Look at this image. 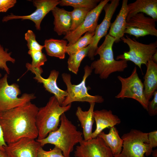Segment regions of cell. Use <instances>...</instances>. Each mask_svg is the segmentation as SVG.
<instances>
[{"instance_id": "6da1fadb", "label": "cell", "mask_w": 157, "mask_h": 157, "mask_svg": "<svg viewBox=\"0 0 157 157\" xmlns=\"http://www.w3.org/2000/svg\"><path fill=\"white\" fill-rule=\"evenodd\" d=\"M39 108L31 102L0 113V125L7 144L24 138L35 139L38 132L35 118Z\"/></svg>"}, {"instance_id": "7a4b0ae2", "label": "cell", "mask_w": 157, "mask_h": 157, "mask_svg": "<svg viewBox=\"0 0 157 157\" xmlns=\"http://www.w3.org/2000/svg\"><path fill=\"white\" fill-rule=\"evenodd\" d=\"M60 124L56 130L50 132L45 138L36 139L42 147L52 144L60 148L65 157H70L74 146L83 139L82 133L66 116L65 113L60 118Z\"/></svg>"}, {"instance_id": "3957f363", "label": "cell", "mask_w": 157, "mask_h": 157, "mask_svg": "<svg viewBox=\"0 0 157 157\" xmlns=\"http://www.w3.org/2000/svg\"><path fill=\"white\" fill-rule=\"evenodd\" d=\"M115 39L108 34L102 44L96 50L94 56L99 55V58L92 62L90 67L95 74L101 79H106L113 73L123 72L128 67L127 61L116 60L114 58L113 46Z\"/></svg>"}, {"instance_id": "277c9868", "label": "cell", "mask_w": 157, "mask_h": 157, "mask_svg": "<svg viewBox=\"0 0 157 157\" xmlns=\"http://www.w3.org/2000/svg\"><path fill=\"white\" fill-rule=\"evenodd\" d=\"M72 104L61 106L56 97H51L46 105L40 108L35 118V124L38 132V139L45 138L51 132L58 128L61 115L69 110Z\"/></svg>"}, {"instance_id": "5b68a950", "label": "cell", "mask_w": 157, "mask_h": 157, "mask_svg": "<svg viewBox=\"0 0 157 157\" xmlns=\"http://www.w3.org/2000/svg\"><path fill=\"white\" fill-rule=\"evenodd\" d=\"M92 69L90 66L86 65L84 68V73L81 81L79 84L74 85L71 82V75L63 73L62 74L63 80L67 87V95L65 97L61 106H65L75 101L87 102L102 103L104 101L102 96L99 95H92L88 92L86 86L87 78L92 73Z\"/></svg>"}, {"instance_id": "8992f818", "label": "cell", "mask_w": 157, "mask_h": 157, "mask_svg": "<svg viewBox=\"0 0 157 157\" xmlns=\"http://www.w3.org/2000/svg\"><path fill=\"white\" fill-rule=\"evenodd\" d=\"M148 133L132 129L122 137L123 140L122 151L113 157H145L152 153L148 140Z\"/></svg>"}, {"instance_id": "52a82bcc", "label": "cell", "mask_w": 157, "mask_h": 157, "mask_svg": "<svg viewBox=\"0 0 157 157\" xmlns=\"http://www.w3.org/2000/svg\"><path fill=\"white\" fill-rule=\"evenodd\" d=\"M8 77L6 73L0 78V113L23 106L36 98L33 94L24 93L19 97L21 93L19 85H9Z\"/></svg>"}, {"instance_id": "ba28073f", "label": "cell", "mask_w": 157, "mask_h": 157, "mask_svg": "<svg viewBox=\"0 0 157 157\" xmlns=\"http://www.w3.org/2000/svg\"><path fill=\"white\" fill-rule=\"evenodd\" d=\"M121 40L128 45L129 49V51L117 56V60L120 59L131 61L141 70L142 65H146L152 55L157 51L156 41L149 44H144L132 39L127 35L122 38Z\"/></svg>"}, {"instance_id": "9c48e42d", "label": "cell", "mask_w": 157, "mask_h": 157, "mask_svg": "<svg viewBox=\"0 0 157 157\" xmlns=\"http://www.w3.org/2000/svg\"><path fill=\"white\" fill-rule=\"evenodd\" d=\"M117 78L121 83V88L115 98H130L135 100L147 111L149 102L145 98L143 84L138 76L137 67H134L131 75L128 77L118 76Z\"/></svg>"}, {"instance_id": "30bf717a", "label": "cell", "mask_w": 157, "mask_h": 157, "mask_svg": "<svg viewBox=\"0 0 157 157\" xmlns=\"http://www.w3.org/2000/svg\"><path fill=\"white\" fill-rule=\"evenodd\" d=\"M109 1L101 0L97 5L88 13L83 22L78 28L65 36L64 39L68 42L67 45L75 43L84 33L95 31L100 15L104 6Z\"/></svg>"}, {"instance_id": "8fae6325", "label": "cell", "mask_w": 157, "mask_h": 157, "mask_svg": "<svg viewBox=\"0 0 157 157\" xmlns=\"http://www.w3.org/2000/svg\"><path fill=\"white\" fill-rule=\"evenodd\" d=\"M156 22L142 13H137L126 21L124 34L133 35L136 38L149 35L157 37Z\"/></svg>"}, {"instance_id": "7c38bea8", "label": "cell", "mask_w": 157, "mask_h": 157, "mask_svg": "<svg viewBox=\"0 0 157 157\" xmlns=\"http://www.w3.org/2000/svg\"><path fill=\"white\" fill-rule=\"evenodd\" d=\"M119 1L111 0L110 3H107L103 8L105 12L104 18L102 22L97 26L92 43L89 45L87 56L91 60L94 59V54L98 47V45L99 41L107 34L111 24V19L119 5Z\"/></svg>"}, {"instance_id": "4fadbf2b", "label": "cell", "mask_w": 157, "mask_h": 157, "mask_svg": "<svg viewBox=\"0 0 157 157\" xmlns=\"http://www.w3.org/2000/svg\"><path fill=\"white\" fill-rule=\"evenodd\" d=\"M74 155L75 157H113L110 149L98 136L87 141L83 139L76 146Z\"/></svg>"}, {"instance_id": "5bb4252c", "label": "cell", "mask_w": 157, "mask_h": 157, "mask_svg": "<svg viewBox=\"0 0 157 157\" xmlns=\"http://www.w3.org/2000/svg\"><path fill=\"white\" fill-rule=\"evenodd\" d=\"M58 0H34L33 4L36 8L35 11L31 14L27 15H17L11 13L10 15L4 16L2 19L3 22L9 20L20 19L22 20L28 19L33 22L37 30L41 29L40 24L45 16L50 11L59 4Z\"/></svg>"}, {"instance_id": "9a60e30c", "label": "cell", "mask_w": 157, "mask_h": 157, "mask_svg": "<svg viewBox=\"0 0 157 157\" xmlns=\"http://www.w3.org/2000/svg\"><path fill=\"white\" fill-rule=\"evenodd\" d=\"M26 66L28 70L31 71L35 74L33 78L38 82L42 83L46 90L53 94L61 106L67 95V92L66 90L60 89L57 84L56 81L59 72L55 70H53L51 71L49 77L44 78L41 75L43 72L41 67L40 68H34L29 63H26Z\"/></svg>"}, {"instance_id": "2e32d148", "label": "cell", "mask_w": 157, "mask_h": 157, "mask_svg": "<svg viewBox=\"0 0 157 157\" xmlns=\"http://www.w3.org/2000/svg\"><path fill=\"white\" fill-rule=\"evenodd\" d=\"M40 143L35 139L22 138L7 144L5 151L11 157H37Z\"/></svg>"}, {"instance_id": "e0dca14e", "label": "cell", "mask_w": 157, "mask_h": 157, "mask_svg": "<svg viewBox=\"0 0 157 157\" xmlns=\"http://www.w3.org/2000/svg\"><path fill=\"white\" fill-rule=\"evenodd\" d=\"M93 115L96 128L92 133V139L96 138L104 129L115 126L121 122L119 117L113 114L110 110L102 109L94 111Z\"/></svg>"}, {"instance_id": "ac0fdd59", "label": "cell", "mask_w": 157, "mask_h": 157, "mask_svg": "<svg viewBox=\"0 0 157 157\" xmlns=\"http://www.w3.org/2000/svg\"><path fill=\"white\" fill-rule=\"evenodd\" d=\"M128 12L126 21L139 13H145L157 21V0H137L128 4Z\"/></svg>"}, {"instance_id": "d6986e66", "label": "cell", "mask_w": 157, "mask_h": 157, "mask_svg": "<svg viewBox=\"0 0 157 157\" xmlns=\"http://www.w3.org/2000/svg\"><path fill=\"white\" fill-rule=\"evenodd\" d=\"M128 0H123L119 12L114 21L111 24L108 34L115 39V42L120 41L124 36L126 28V18L128 12Z\"/></svg>"}, {"instance_id": "ffe728a7", "label": "cell", "mask_w": 157, "mask_h": 157, "mask_svg": "<svg viewBox=\"0 0 157 157\" xmlns=\"http://www.w3.org/2000/svg\"><path fill=\"white\" fill-rule=\"evenodd\" d=\"M51 11L54 17V31L59 35H66L69 32L72 25L70 11L57 6Z\"/></svg>"}, {"instance_id": "44dd1931", "label": "cell", "mask_w": 157, "mask_h": 157, "mask_svg": "<svg viewBox=\"0 0 157 157\" xmlns=\"http://www.w3.org/2000/svg\"><path fill=\"white\" fill-rule=\"evenodd\" d=\"M95 103H90V108L87 111H83L79 106L76 112V116L80 122L83 129V140L85 141L92 139V127L94 121L93 113Z\"/></svg>"}, {"instance_id": "7402d4cb", "label": "cell", "mask_w": 157, "mask_h": 157, "mask_svg": "<svg viewBox=\"0 0 157 157\" xmlns=\"http://www.w3.org/2000/svg\"><path fill=\"white\" fill-rule=\"evenodd\" d=\"M146 65L147 69L143 84L145 96L149 102L157 88V64L151 58Z\"/></svg>"}, {"instance_id": "603a6c76", "label": "cell", "mask_w": 157, "mask_h": 157, "mask_svg": "<svg viewBox=\"0 0 157 157\" xmlns=\"http://www.w3.org/2000/svg\"><path fill=\"white\" fill-rule=\"evenodd\" d=\"M97 136L103 140L110 149L113 156L121 153L122 148L123 140L120 137L118 131L115 126L110 128L108 133L106 134L102 131Z\"/></svg>"}, {"instance_id": "cb8c5ba5", "label": "cell", "mask_w": 157, "mask_h": 157, "mask_svg": "<svg viewBox=\"0 0 157 157\" xmlns=\"http://www.w3.org/2000/svg\"><path fill=\"white\" fill-rule=\"evenodd\" d=\"M67 42L64 40L46 39L44 41V48L48 55L63 59L65 57Z\"/></svg>"}, {"instance_id": "d4e9b609", "label": "cell", "mask_w": 157, "mask_h": 157, "mask_svg": "<svg viewBox=\"0 0 157 157\" xmlns=\"http://www.w3.org/2000/svg\"><path fill=\"white\" fill-rule=\"evenodd\" d=\"M89 45L75 53L69 56L67 60L68 68L69 71L77 74L81 63L83 59L87 56Z\"/></svg>"}, {"instance_id": "484cf974", "label": "cell", "mask_w": 157, "mask_h": 157, "mask_svg": "<svg viewBox=\"0 0 157 157\" xmlns=\"http://www.w3.org/2000/svg\"><path fill=\"white\" fill-rule=\"evenodd\" d=\"M94 33L95 31L86 33L75 43L67 45L66 49V53L69 55L85 48L90 45L92 43Z\"/></svg>"}, {"instance_id": "4316f807", "label": "cell", "mask_w": 157, "mask_h": 157, "mask_svg": "<svg viewBox=\"0 0 157 157\" xmlns=\"http://www.w3.org/2000/svg\"><path fill=\"white\" fill-rule=\"evenodd\" d=\"M91 10L87 8H74L72 11L70 12L72 25L69 32L78 28L83 22L88 13Z\"/></svg>"}, {"instance_id": "83f0119b", "label": "cell", "mask_w": 157, "mask_h": 157, "mask_svg": "<svg viewBox=\"0 0 157 157\" xmlns=\"http://www.w3.org/2000/svg\"><path fill=\"white\" fill-rule=\"evenodd\" d=\"M59 5L61 6H71L74 8H87L93 9L99 3L100 0H61Z\"/></svg>"}, {"instance_id": "f1b7e54d", "label": "cell", "mask_w": 157, "mask_h": 157, "mask_svg": "<svg viewBox=\"0 0 157 157\" xmlns=\"http://www.w3.org/2000/svg\"><path fill=\"white\" fill-rule=\"evenodd\" d=\"M8 49H5L0 44V69L4 70L7 74H9L10 70L7 65V62H10L14 63L15 61V58H12L11 55V52H8ZM1 74L0 73V78Z\"/></svg>"}, {"instance_id": "f546056e", "label": "cell", "mask_w": 157, "mask_h": 157, "mask_svg": "<svg viewBox=\"0 0 157 157\" xmlns=\"http://www.w3.org/2000/svg\"><path fill=\"white\" fill-rule=\"evenodd\" d=\"M25 39L29 50L42 51L44 46L40 44L36 39L35 34L31 30H28L25 34Z\"/></svg>"}, {"instance_id": "4dcf8cb0", "label": "cell", "mask_w": 157, "mask_h": 157, "mask_svg": "<svg viewBox=\"0 0 157 157\" xmlns=\"http://www.w3.org/2000/svg\"><path fill=\"white\" fill-rule=\"evenodd\" d=\"M28 53L32 58L31 65L34 68H40L47 60L45 55L42 51L29 50Z\"/></svg>"}, {"instance_id": "1f68e13d", "label": "cell", "mask_w": 157, "mask_h": 157, "mask_svg": "<svg viewBox=\"0 0 157 157\" xmlns=\"http://www.w3.org/2000/svg\"><path fill=\"white\" fill-rule=\"evenodd\" d=\"M37 157H65L62 150L58 147L55 146L49 151L44 150L40 146L38 150Z\"/></svg>"}, {"instance_id": "d6a6232c", "label": "cell", "mask_w": 157, "mask_h": 157, "mask_svg": "<svg viewBox=\"0 0 157 157\" xmlns=\"http://www.w3.org/2000/svg\"><path fill=\"white\" fill-rule=\"evenodd\" d=\"M153 99L149 101L147 110L149 115L151 116H155L157 114V91L156 90L154 94Z\"/></svg>"}, {"instance_id": "836d02e7", "label": "cell", "mask_w": 157, "mask_h": 157, "mask_svg": "<svg viewBox=\"0 0 157 157\" xmlns=\"http://www.w3.org/2000/svg\"><path fill=\"white\" fill-rule=\"evenodd\" d=\"M17 2L16 0H0V12H6L13 7Z\"/></svg>"}, {"instance_id": "e575fe53", "label": "cell", "mask_w": 157, "mask_h": 157, "mask_svg": "<svg viewBox=\"0 0 157 157\" xmlns=\"http://www.w3.org/2000/svg\"><path fill=\"white\" fill-rule=\"evenodd\" d=\"M148 140L150 148L153 149V148L157 146V131L148 133Z\"/></svg>"}, {"instance_id": "d590c367", "label": "cell", "mask_w": 157, "mask_h": 157, "mask_svg": "<svg viewBox=\"0 0 157 157\" xmlns=\"http://www.w3.org/2000/svg\"><path fill=\"white\" fill-rule=\"evenodd\" d=\"M7 145L4 139L3 131L0 125V150L5 151L4 147Z\"/></svg>"}, {"instance_id": "8d00e7d4", "label": "cell", "mask_w": 157, "mask_h": 157, "mask_svg": "<svg viewBox=\"0 0 157 157\" xmlns=\"http://www.w3.org/2000/svg\"><path fill=\"white\" fill-rule=\"evenodd\" d=\"M0 157H11L5 151L0 150Z\"/></svg>"}, {"instance_id": "74e56055", "label": "cell", "mask_w": 157, "mask_h": 157, "mask_svg": "<svg viewBox=\"0 0 157 157\" xmlns=\"http://www.w3.org/2000/svg\"><path fill=\"white\" fill-rule=\"evenodd\" d=\"M151 59L155 63H157V51L152 56Z\"/></svg>"}, {"instance_id": "f35d334b", "label": "cell", "mask_w": 157, "mask_h": 157, "mask_svg": "<svg viewBox=\"0 0 157 157\" xmlns=\"http://www.w3.org/2000/svg\"><path fill=\"white\" fill-rule=\"evenodd\" d=\"M153 157H157V149L153 151L152 153Z\"/></svg>"}]
</instances>
